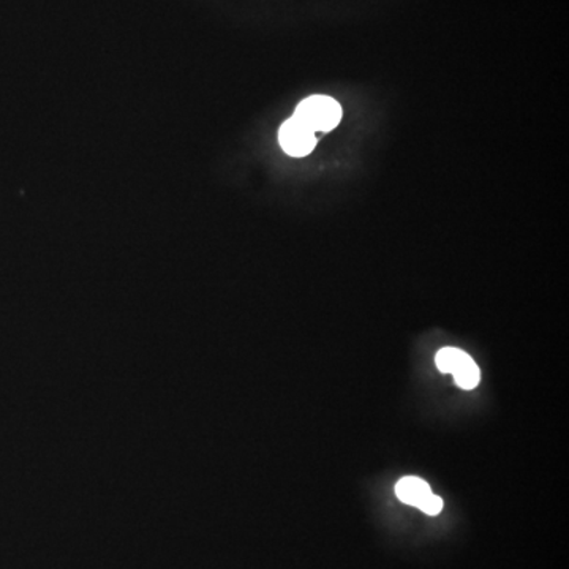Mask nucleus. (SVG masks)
<instances>
[{
	"label": "nucleus",
	"mask_w": 569,
	"mask_h": 569,
	"mask_svg": "<svg viewBox=\"0 0 569 569\" xmlns=\"http://www.w3.org/2000/svg\"><path fill=\"white\" fill-rule=\"evenodd\" d=\"M468 359H470V356L463 353L462 350H458V348H443L436 356L438 370L443 373L458 372Z\"/></svg>",
	"instance_id": "nucleus-4"
},
{
	"label": "nucleus",
	"mask_w": 569,
	"mask_h": 569,
	"mask_svg": "<svg viewBox=\"0 0 569 569\" xmlns=\"http://www.w3.org/2000/svg\"><path fill=\"white\" fill-rule=\"evenodd\" d=\"M396 496L403 503L422 509L426 507L427 501L430 500V497L433 496V492L422 479L408 477L397 482Z\"/></svg>",
	"instance_id": "nucleus-3"
},
{
	"label": "nucleus",
	"mask_w": 569,
	"mask_h": 569,
	"mask_svg": "<svg viewBox=\"0 0 569 569\" xmlns=\"http://www.w3.org/2000/svg\"><path fill=\"white\" fill-rule=\"evenodd\" d=\"M280 146L288 156L306 157L316 149L317 137L309 127L291 118L280 127Z\"/></svg>",
	"instance_id": "nucleus-2"
},
{
	"label": "nucleus",
	"mask_w": 569,
	"mask_h": 569,
	"mask_svg": "<svg viewBox=\"0 0 569 569\" xmlns=\"http://www.w3.org/2000/svg\"><path fill=\"white\" fill-rule=\"evenodd\" d=\"M452 376H455L456 383H458L459 388L470 391V389L478 387L481 372H479V367L475 365L473 359L470 358L466 365L460 367L458 372L452 373Z\"/></svg>",
	"instance_id": "nucleus-5"
},
{
	"label": "nucleus",
	"mask_w": 569,
	"mask_h": 569,
	"mask_svg": "<svg viewBox=\"0 0 569 569\" xmlns=\"http://www.w3.org/2000/svg\"><path fill=\"white\" fill-rule=\"evenodd\" d=\"M293 118L309 127L313 133H328L342 121V107L331 97L312 96L298 104Z\"/></svg>",
	"instance_id": "nucleus-1"
}]
</instances>
